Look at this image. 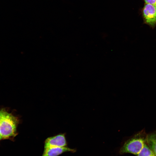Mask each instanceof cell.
<instances>
[{
    "mask_svg": "<svg viewBox=\"0 0 156 156\" xmlns=\"http://www.w3.org/2000/svg\"><path fill=\"white\" fill-rule=\"evenodd\" d=\"M147 143L156 156V131L147 134Z\"/></svg>",
    "mask_w": 156,
    "mask_h": 156,
    "instance_id": "6",
    "label": "cell"
},
{
    "mask_svg": "<svg viewBox=\"0 0 156 156\" xmlns=\"http://www.w3.org/2000/svg\"><path fill=\"white\" fill-rule=\"evenodd\" d=\"M67 145L64 135L60 134L47 138L45 141L44 148L51 147H66Z\"/></svg>",
    "mask_w": 156,
    "mask_h": 156,
    "instance_id": "4",
    "label": "cell"
},
{
    "mask_svg": "<svg viewBox=\"0 0 156 156\" xmlns=\"http://www.w3.org/2000/svg\"><path fill=\"white\" fill-rule=\"evenodd\" d=\"M147 135L144 130L138 133L125 142L120 148L119 153H130L137 155L147 143Z\"/></svg>",
    "mask_w": 156,
    "mask_h": 156,
    "instance_id": "1",
    "label": "cell"
},
{
    "mask_svg": "<svg viewBox=\"0 0 156 156\" xmlns=\"http://www.w3.org/2000/svg\"><path fill=\"white\" fill-rule=\"evenodd\" d=\"M2 139V137H1V135L0 134V140H1V139Z\"/></svg>",
    "mask_w": 156,
    "mask_h": 156,
    "instance_id": "9",
    "label": "cell"
},
{
    "mask_svg": "<svg viewBox=\"0 0 156 156\" xmlns=\"http://www.w3.org/2000/svg\"><path fill=\"white\" fill-rule=\"evenodd\" d=\"M18 122L17 118L3 109L0 110V134L2 138L15 136Z\"/></svg>",
    "mask_w": 156,
    "mask_h": 156,
    "instance_id": "2",
    "label": "cell"
},
{
    "mask_svg": "<svg viewBox=\"0 0 156 156\" xmlns=\"http://www.w3.org/2000/svg\"><path fill=\"white\" fill-rule=\"evenodd\" d=\"M145 3L148 4L156 7V0H144Z\"/></svg>",
    "mask_w": 156,
    "mask_h": 156,
    "instance_id": "8",
    "label": "cell"
},
{
    "mask_svg": "<svg viewBox=\"0 0 156 156\" xmlns=\"http://www.w3.org/2000/svg\"><path fill=\"white\" fill-rule=\"evenodd\" d=\"M137 156H155L154 153L149 147L147 143L137 155Z\"/></svg>",
    "mask_w": 156,
    "mask_h": 156,
    "instance_id": "7",
    "label": "cell"
},
{
    "mask_svg": "<svg viewBox=\"0 0 156 156\" xmlns=\"http://www.w3.org/2000/svg\"><path fill=\"white\" fill-rule=\"evenodd\" d=\"M142 13L145 23L151 27L154 28L156 25V7L145 3Z\"/></svg>",
    "mask_w": 156,
    "mask_h": 156,
    "instance_id": "3",
    "label": "cell"
},
{
    "mask_svg": "<svg viewBox=\"0 0 156 156\" xmlns=\"http://www.w3.org/2000/svg\"><path fill=\"white\" fill-rule=\"evenodd\" d=\"M76 150L66 146L64 147H51L44 148L42 156H58L62 153L71 152H75Z\"/></svg>",
    "mask_w": 156,
    "mask_h": 156,
    "instance_id": "5",
    "label": "cell"
}]
</instances>
